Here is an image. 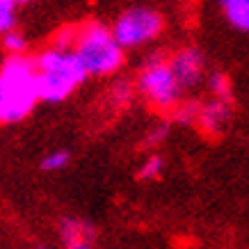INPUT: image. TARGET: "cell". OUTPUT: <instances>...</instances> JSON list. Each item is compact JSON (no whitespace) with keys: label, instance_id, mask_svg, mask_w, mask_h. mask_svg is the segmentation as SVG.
Here are the masks:
<instances>
[{"label":"cell","instance_id":"18","mask_svg":"<svg viewBox=\"0 0 249 249\" xmlns=\"http://www.w3.org/2000/svg\"><path fill=\"white\" fill-rule=\"evenodd\" d=\"M64 247H67V249H91V240H87V238H83V240L67 242Z\"/></svg>","mask_w":249,"mask_h":249},{"label":"cell","instance_id":"9","mask_svg":"<svg viewBox=\"0 0 249 249\" xmlns=\"http://www.w3.org/2000/svg\"><path fill=\"white\" fill-rule=\"evenodd\" d=\"M208 87L213 91V98H222V101H231V80L227 73L215 71L208 78Z\"/></svg>","mask_w":249,"mask_h":249},{"label":"cell","instance_id":"1","mask_svg":"<svg viewBox=\"0 0 249 249\" xmlns=\"http://www.w3.org/2000/svg\"><path fill=\"white\" fill-rule=\"evenodd\" d=\"M39 98L37 62L25 55H9L0 67V121L16 124L35 110Z\"/></svg>","mask_w":249,"mask_h":249},{"label":"cell","instance_id":"6","mask_svg":"<svg viewBox=\"0 0 249 249\" xmlns=\"http://www.w3.org/2000/svg\"><path fill=\"white\" fill-rule=\"evenodd\" d=\"M169 64H172L178 83L183 85V89L195 87V85L204 78L206 60H204V55H201V51L195 48V46H188V48L176 51V53L169 57Z\"/></svg>","mask_w":249,"mask_h":249},{"label":"cell","instance_id":"14","mask_svg":"<svg viewBox=\"0 0 249 249\" xmlns=\"http://www.w3.org/2000/svg\"><path fill=\"white\" fill-rule=\"evenodd\" d=\"M196 114H199V106L195 103H185V106H176V112H174V119L178 121L181 126H196Z\"/></svg>","mask_w":249,"mask_h":249},{"label":"cell","instance_id":"12","mask_svg":"<svg viewBox=\"0 0 249 249\" xmlns=\"http://www.w3.org/2000/svg\"><path fill=\"white\" fill-rule=\"evenodd\" d=\"M2 48L9 55H23L25 48H28V41H25V37L18 30H9L2 35Z\"/></svg>","mask_w":249,"mask_h":249},{"label":"cell","instance_id":"10","mask_svg":"<svg viewBox=\"0 0 249 249\" xmlns=\"http://www.w3.org/2000/svg\"><path fill=\"white\" fill-rule=\"evenodd\" d=\"M16 0H0V35L14 30L16 25Z\"/></svg>","mask_w":249,"mask_h":249},{"label":"cell","instance_id":"8","mask_svg":"<svg viewBox=\"0 0 249 249\" xmlns=\"http://www.w3.org/2000/svg\"><path fill=\"white\" fill-rule=\"evenodd\" d=\"M219 7L231 28L249 32V0H219Z\"/></svg>","mask_w":249,"mask_h":249},{"label":"cell","instance_id":"11","mask_svg":"<svg viewBox=\"0 0 249 249\" xmlns=\"http://www.w3.org/2000/svg\"><path fill=\"white\" fill-rule=\"evenodd\" d=\"M162 169H165V160L160 158V156H151V158H146V162L140 167L137 178H142V181H156V178L162 176Z\"/></svg>","mask_w":249,"mask_h":249},{"label":"cell","instance_id":"7","mask_svg":"<svg viewBox=\"0 0 249 249\" xmlns=\"http://www.w3.org/2000/svg\"><path fill=\"white\" fill-rule=\"evenodd\" d=\"M229 119H231V101L213 98L211 103L199 106L196 128L204 130L206 135H217V133H222V128L227 126Z\"/></svg>","mask_w":249,"mask_h":249},{"label":"cell","instance_id":"20","mask_svg":"<svg viewBox=\"0 0 249 249\" xmlns=\"http://www.w3.org/2000/svg\"><path fill=\"white\" fill-rule=\"evenodd\" d=\"M37 249H48V247H44V245H41V247H37Z\"/></svg>","mask_w":249,"mask_h":249},{"label":"cell","instance_id":"19","mask_svg":"<svg viewBox=\"0 0 249 249\" xmlns=\"http://www.w3.org/2000/svg\"><path fill=\"white\" fill-rule=\"evenodd\" d=\"M16 2H28V0H16Z\"/></svg>","mask_w":249,"mask_h":249},{"label":"cell","instance_id":"3","mask_svg":"<svg viewBox=\"0 0 249 249\" xmlns=\"http://www.w3.org/2000/svg\"><path fill=\"white\" fill-rule=\"evenodd\" d=\"M73 51L85 64L89 76H112L124 64V46L117 41L112 28L98 21H89L78 28Z\"/></svg>","mask_w":249,"mask_h":249},{"label":"cell","instance_id":"13","mask_svg":"<svg viewBox=\"0 0 249 249\" xmlns=\"http://www.w3.org/2000/svg\"><path fill=\"white\" fill-rule=\"evenodd\" d=\"M69 160H71L69 151H53L41 160V169H46V172H60V169H64L69 165Z\"/></svg>","mask_w":249,"mask_h":249},{"label":"cell","instance_id":"17","mask_svg":"<svg viewBox=\"0 0 249 249\" xmlns=\"http://www.w3.org/2000/svg\"><path fill=\"white\" fill-rule=\"evenodd\" d=\"M165 135H167V126H158L151 135L146 137V144H149V146H156L158 142H162V140H165Z\"/></svg>","mask_w":249,"mask_h":249},{"label":"cell","instance_id":"2","mask_svg":"<svg viewBox=\"0 0 249 249\" xmlns=\"http://www.w3.org/2000/svg\"><path fill=\"white\" fill-rule=\"evenodd\" d=\"M35 62H37L39 98L46 103L67 101L89 76L73 48L51 46Z\"/></svg>","mask_w":249,"mask_h":249},{"label":"cell","instance_id":"5","mask_svg":"<svg viewBox=\"0 0 249 249\" xmlns=\"http://www.w3.org/2000/svg\"><path fill=\"white\" fill-rule=\"evenodd\" d=\"M165 28L162 14L151 7H130L117 16L112 32L124 48H137L153 41Z\"/></svg>","mask_w":249,"mask_h":249},{"label":"cell","instance_id":"15","mask_svg":"<svg viewBox=\"0 0 249 249\" xmlns=\"http://www.w3.org/2000/svg\"><path fill=\"white\" fill-rule=\"evenodd\" d=\"M130 98H133V85L128 80H119V83L112 87V101L117 107H124L130 103Z\"/></svg>","mask_w":249,"mask_h":249},{"label":"cell","instance_id":"4","mask_svg":"<svg viewBox=\"0 0 249 249\" xmlns=\"http://www.w3.org/2000/svg\"><path fill=\"white\" fill-rule=\"evenodd\" d=\"M137 89L153 107L176 110V106L181 103L183 85L178 83L169 60L162 55H153L151 60L144 62L142 71H140Z\"/></svg>","mask_w":249,"mask_h":249},{"label":"cell","instance_id":"16","mask_svg":"<svg viewBox=\"0 0 249 249\" xmlns=\"http://www.w3.org/2000/svg\"><path fill=\"white\" fill-rule=\"evenodd\" d=\"M76 35H78V28H62L53 39V46H60V48H73L76 44Z\"/></svg>","mask_w":249,"mask_h":249}]
</instances>
